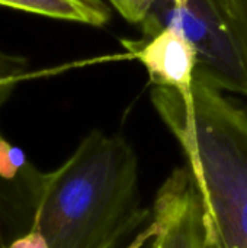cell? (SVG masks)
I'll return each instance as SVG.
<instances>
[{
  "label": "cell",
  "mask_w": 247,
  "mask_h": 248,
  "mask_svg": "<svg viewBox=\"0 0 247 248\" xmlns=\"http://www.w3.org/2000/svg\"><path fill=\"white\" fill-rule=\"evenodd\" d=\"M150 215L140 201L134 148L121 135L93 129L45 171L31 231L48 248H115Z\"/></svg>",
  "instance_id": "6da1fadb"
},
{
  "label": "cell",
  "mask_w": 247,
  "mask_h": 248,
  "mask_svg": "<svg viewBox=\"0 0 247 248\" xmlns=\"http://www.w3.org/2000/svg\"><path fill=\"white\" fill-rule=\"evenodd\" d=\"M151 102L185 153L210 248H247V110L199 76L189 100L154 86Z\"/></svg>",
  "instance_id": "7a4b0ae2"
},
{
  "label": "cell",
  "mask_w": 247,
  "mask_h": 248,
  "mask_svg": "<svg viewBox=\"0 0 247 248\" xmlns=\"http://www.w3.org/2000/svg\"><path fill=\"white\" fill-rule=\"evenodd\" d=\"M140 26L143 36L179 29L197 51L195 76L223 92L247 96L242 54L218 0H156Z\"/></svg>",
  "instance_id": "3957f363"
},
{
  "label": "cell",
  "mask_w": 247,
  "mask_h": 248,
  "mask_svg": "<svg viewBox=\"0 0 247 248\" xmlns=\"http://www.w3.org/2000/svg\"><path fill=\"white\" fill-rule=\"evenodd\" d=\"M151 224L153 248H210L204 206L188 166L175 169L160 186Z\"/></svg>",
  "instance_id": "277c9868"
},
{
  "label": "cell",
  "mask_w": 247,
  "mask_h": 248,
  "mask_svg": "<svg viewBox=\"0 0 247 248\" xmlns=\"http://www.w3.org/2000/svg\"><path fill=\"white\" fill-rule=\"evenodd\" d=\"M128 57L140 61L154 86L176 90L183 99H191L197 51L185 35L176 28H165L154 35L137 41L122 39Z\"/></svg>",
  "instance_id": "5b68a950"
},
{
  "label": "cell",
  "mask_w": 247,
  "mask_h": 248,
  "mask_svg": "<svg viewBox=\"0 0 247 248\" xmlns=\"http://www.w3.org/2000/svg\"><path fill=\"white\" fill-rule=\"evenodd\" d=\"M39 169L28 164L0 163V248L32 230Z\"/></svg>",
  "instance_id": "8992f818"
},
{
  "label": "cell",
  "mask_w": 247,
  "mask_h": 248,
  "mask_svg": "<svg viewBox=\"0 0 247 248\" xmlns=\"http://www.w3.org/2000/svg\"><path fill=\"white\" fill-rule=\"evenodd\" d=\"M0 6L93 28H103L112 19L105 0H0Z\"/></svg>",
  "instance_id": "52a82bcc"
},
{
  "label": "cell",
  "mask_w": 247,
  "mask_h": 248,
  "mask_svg": "<svg viewBox=\"0 0 247 248\" xmlns=\"http://www.w3.org/2000/svg\"><path fill=\"white\" fill-rule=\"evenodd\" d=\"M29 76V64L23 57L0 51V110L10 99L16 86ZM0 137L3 135L0 134Z\"/></svg>",
  "instance_id": "ba28073f"
},
{
  "label": "cell",
  "mask_w": 247,
  "mask_h": 248,
  "mask_svg": "<svg viewBox=\"0 0 247 248\" xmlns=\"http://www.w3.org/2000/svg\"><path fill=\"white\" fill-rule=\"evenodd\" d=\"M218 3L237 41L247 80V0H218Z\"/></svg>",
  "instance_id": "9c48e42d"
},
{
  "label": "cell",
  "mask_w": 247,
  "mask_h": 248,
  "mask_svg": "<svg viewBox=\"0 0 247 248\" xmlns=\"http://www.w3.org/2000/svg\"><path fill=\"white\" fill-rule=\"evenodd\" d=\"M109 6L116 10L127 22L141 25L150 7L156 0H106Z\"/></svg>",
  "instance_id": "30bf717a"
},
{
  "label": "cell",
  "mask_w": 247,
  "mask_h": 248,
  "mask_svg": "<svg viewBox=\"0 0 247 248\" xmlns=\"http://www.w3.org/2000/svg\"><path fill=\"white\" fill-rule=\"evenodd\" d=\"M154 232H156L154 225L150 222V225H148L147 228H144L140 234H137V237L130 243V246L127 248H143L146 246V243H147L148 240H153Z\"/></svg>",
  "instance_id": "8fae6325"
}]
</instances>
